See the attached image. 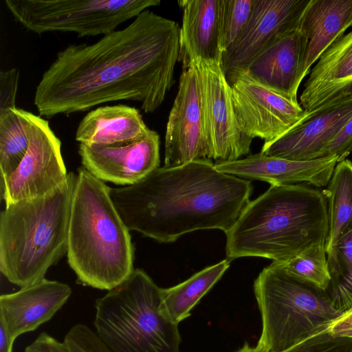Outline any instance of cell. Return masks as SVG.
<instances>
[{
    "mask_svg": "<svg viewBox=\"0 0 352 352\" xmlns=\"http://www.w3.org/2000/svg\"><path fill=\"white\" fill-rule=\"evenodd\" d=\"M226 78L239 127L252 139L259 138L264 144L272 142L307 115L300 103L291 102L244 72L233 73Z\"/></svg>",
    "mask_w": 352,
    "mask_h": 352,
    "instance_id": "30bf717a",
    "label": "cell"
},
{
    "mask_svg": "<svg viewBox=\"0 0 352 352\" xmlns=\"http://www.w3.org/2000/svg\"><path fill=\"white\" fill-rule=\"evenodd\" d=\"M19 72L12 68L0 72V111L17 107L16 96L18 89Z\"/></svg>",
    "mask_w": 352,
    "mask_h": 352,
    "instance_id": "1f68e13d",
    "label": "cell"
},
{
    "mask_svg": "<svg viewBox=\"0 0 352 352\" xmlns=\"http://www.w3.org/2000/svg\"><path fill=\"white\" fill-rule=\"evenodd\" d=\"M326 332L334 336L352 339V308L333 322Z\"/></svg>",
    "mask_w": 352,
    "mask_h": 352,
    "instance_id": "836d02e7",
    "label": "cell"
},
{
    "mask_svg": "<svg viewBox=\"0 0 352 352\" xmlns=\"http://www.w3.org/2000/svg\"><path fill=\"white\" fill-rule=\"evenodd\" d=\"M328 233L322 190L302 184L271 185L250 201L225 233L226 258L263 257L285 263L313 245L325 244Z\"/></svg>",
    "mask_w": 352,
    "mask_h": 352,
    "instance_id": "3957f363",
    "label": "cell"
},
{
    "mask_svg": "<svg viewBox=\"0 0 352 352\" xmlns=\"http://www.w3.org/2000/svg\"><path fill=\"white\" fill-rule=\"evenodd\" d=\"M14 340L4 324L0 321V352H12Z\"/></svg>",
    "mask_w": 352,
    "mask_h": 352,
    "instance_id": "e575fe53",
    "label": "cell"
},
{
    "mask_svg": "<svg viewBox=\"0 0 352 352\" xmlns=\"http://www.w3.org/2000/svg\"><path fill=\"white\" fill-rule=\"evenodd\" d=\"M29 144L28 111L18 107L1 110V179L16 169L28 151Z\"/></svg>",
    "mask_w": 352,
    "mask_h": 352,
    "instance_id": "d4e9b609",
    "label": "cell"
},
{
    "mask_svg": "<svg viewBox=\"0 0 352 352\" xmlns=\"http://www.w3.org/2000/svg\"><path fill=\"white\" fill-rule=\"evenodd\" d=\"M159 134L149 129L135 140L107 145L80 144L82 167L103 182L130 186L160 167Z\"/></svg>",
    "mask_w": 352,
    "mask_h": 352,
    "instance_id": "5bb4252c",
    "label": "cell"
},
{
    "mask_svg": "<svg viewBox=\"0 0 352 352\" xmlns=\"http://www.w3.org/2000/svg\"><path fill=\"white\" fill-rule=\"evenodd\" d=\"M76 174L45 196L6 206L0 215V271L24 287L45 278L67 253Z\"/></svg>",
    "mask_w": 352,
    "mask_h": 352,
    "instance_id": "5b68a950",
    "label": "cell"
},
{
    "mask_svg": "<svg viewBox=\"0 0 352 352\" xmlns=\"http://www.w3.org/2000/svg\"><path fill=\"white\" fill-rule=\"evenodd\" d=\"M307 47V39L298 27L258 54L242 72L291 102L299 104L297 96L305 77Z\"/></svg>",
    "mask_w": 352,
    "mask_h": 352,
    "instance_id": "e0dca14e",
    "label": "cell"
},
{
    "mask_svg": "<svg viewBox=\"0 0 352 352\" xmlns=\"http://www.w3.org/2000/svg\"><path fill=\"white\" fill-rule=\"evenodd\" d=\"M351 162H352V161H351Z\"/></svg>",
    "mask_w": 352,
    "mask_h": 352,
    "instance_id": "8d00e7d4",
    "label": "cell"
},
{
    "mask_svg": "<svg viewBox=\"0 0 352 352\" xmlns=\"http://www.w3.org/2000/svg\"><path fill=\"white\" fill-rule=\"evenodd\" d=\"M352 115V96L335 100L307 113L305 117L283 135L264 144L261 153L294 161L321 158L326 146Z\"/></svg>",
    "mask_w": 352,
    "mask_h": 352,
    "instance_id": "9a60e30c",
    "label": "cell"
},
{
    "mask_svg": "<svg viewBox=\"0 0 352 352\" xmlns=\"http://www.w3.org/2000/svg\"><path fill=\"white\" fill-rule=\"evenodd\" d=\"M310 0H255L250 19L222 54L226 76L245 72L261 52L298 28Z\"/></svg>",
    "mask_w": 352,
    "mask_h": 352,
    "instance_id": "4fadbf2b",
    "label": "cell"
},
{
    "mask_svg": "<svg viewBox=\"0 0 352 352\" xmlns=\"http://www.w3.org/2000/svg\"><path fill=\"white\" fill-rule=\"evenodd\" d=\"M200 160H213L203 111L195 62L182 70L165 134L164 166L176 167Z\"/></svg>",
    "mask_w": 352,
    "mask_h": 352,
    "instance_id": "8fae6325",
    "label": "cell"
},
{
    "mask_svg": "<svg viewBox=\"0 0 352 352\" xmlns=\"http://www.w3.org/2000/svg\"><path fill=\"white\" fill-rule=\"evenodd\" d=\"M262 318L256 346L264 352H284L324 333L346 311L336 309L327 292L272 262L254 283Z\"/></svg>",
    "mask_w": 352,
    "mask_h": 352,
    "instance_id": "8992f818",
    "label": "cell"
},
{
    "mask_svg": "<svg viewBox=\"0 0 352 352\" xmlns=\"http://www.w3.org/2000/svg\"><path fill=\"white\" fill-rule=\"evenodd\" d=\"M255 0H221V46L225 52L248 23Z\"/></svg>",
    "mask_w": 352,
    "mask_h": 352,
    "instance_id": "83f0119b",
    "label": "cell"
},
{
    "mask_svg": "<svg viewBox=\"0 0 352 352\" xmlns=\"http://www.w3.org/2000/svg\"><path fill=\"white\" fill-rule=\"evenodd\" d=\"M331 281L327 289L334 307L352 308V222L327 252Z\"/></svg>",
    "mask_w": 352,
    "mask_h": 352,
    "instance_id": "484cf974",
    "label": "cell"
},
{
    "mask_svg": "<svg viewBox=\"0 0 352 352\" xmlns=\"http://www.w3.org/2000/svg\"><path fill=\"white\" fill-rule=\"evenodd\" d=\"M64 342L70 352H111L96 331L84 324H76L66 333Z\"/></svg>",
    "mask_w": 352,
    "mask_h": 352,
    "instance_id": "f546056e",
    "label": "cell"
},
{
    "mask_svg": "<svg viewBox=\"0 0 352 352\" xmlns=\"http://www.w3.org/2000/svg\"><path fill=\"white\" fill-rule=\"evenodd\" d=\"M200 82L205 128L216 162H232L248 154L252 138L238 124L231 87L221 63L195 60Z\"/></svg>",
    "mask_w": 352,
    "mask_h": 352,
    "instance_id": "7c38bea8",
    "label": "cell"
},
{
    "mask_svg": "<svg viewBox=\"0 0 352 352\" xmlns=\"http://www.w3.org/2000/svg\"><path fill=\"white\" fill-rule=\"evenodd\" d=\"M68 263L78 281L109 291L133 272L129 230L110 196V187L80 167L67 229Z\"/></svg>",
    "mask_w": 352,
    "mask_h": 352,
    "instance_id": "277c9868",
    "label": "cell"
},
{
    "mask_svg": "<svg viewBox=\"0 0 352 352\" xmlns=\"http://www.w3.org/2000/svg\"><path fill=\"white\" fill-rule=\"evenodd\" d=\"M284 352H352V339L324 332L311 337Z\"/></svg>",
    "mask_w": 352,
    "mask_h": 352,
    "instance_id": "f1b7e54d",
    "label": "cell"
},
{
    "mask_svg": "<svg viewBox=\"0 0 352 352\" xmlns=\"http://www.w3.org/2000/svg\"><path fill=\"white\" fill-rule=\"evenodd\" d=\"M230 267L227 258L197 272L185 281L162 291L161 313L175 324L190 316V311L217 283Z\"/></svg>",
    "mask_w": 352,
    "mask_h": 352,
    "instance_id": "603a6c76",
    "label": "cell"
},
{
    "mask_svg": "<svg viewBox=\"0 0 352 352\" xmlns=\"http://www.w3.org/2000/svg\"><path fill=\"white\" fill-rule=\"evenodd\" d=\"M351 96L352 31L335 41L311 69L300 105L309 113Z\"/></svg>",
    "mask_w": 352,
    "mask_h": 352,
    "instance_id": "d6986e66",
    "label": "cell"
},
{
    "mask_svg": "<svg viewBox=\"0 0 352 352\" xmlns=\"http://www.w3.org/2000/svg\"><path fill=\"white\" fill-rule=\"evenodd\" d=\"M336 156L309 161H294L267 156L261 152L232 162H215L222 173L248 180H261L271 185L307 183L326 187L338 163Z\"/></svg>",
    "mask_w": 352,
    "mask_h": 352,
    "instance_id": "2e32d148",
    "label": "cell"
},
{
    "mask_svg": "<svg viewBox=\"0 0 352 352\" xmlns=\"http://www.w3.org/2000/svg\"><path fill=\"white\" fill-rule=\"evenodd\" d=\"M148 130L136 108L106 105L89 111L81 120L75 138L80 144L107 145L138 139Z\"/></svg>",
    "mask_w": 352,
    "mask_h": 352,
    "instance_id": "7402d4cb",
    "label": "cell"
},
{
    "mask_svg": "<svg viewBox=\"0 0 352 352\" xmlns=\"http://www.w3.org/2000/svg\"><path fill=\"white\" fill-rule=\"evenodd\" d=\"M250 180L217 170L210 160L158 167L140 182L110 188L129 231L160 243L198 230L226 233L250 202Z\"/></svg>",
    "mask_w": 352,
    "mask_h": 352,
    "instance_id": "7a4b0ae2",
    "label": "cell"
},
{
    "mask_svg": "<svg viewBox=\"0 0 352 352\" xmlns=\"http://www.w3.org/2000/svg\"><path fill=\"white\" fill-rule=\"evenodd\" d=\"M72 292L67 284L44 278L16 292L3 294L0 296V321L15 340L51 320Z\"/></svg>",
    "mask_w": 352,
    "mask_h": 352,
    "instance_id": "ac0fdd59",
    "label": "cell"
},
{
    "mask_svg": "<svg viewBox=\"0 0 352 352\" xmlns=\"http://www.w3.org/2000/svg\"><path fill=\"white\" fill-rule=\"evenodd\" d=\"M290 274L327 290L331 276L325 244L313 245L285 263H280Z\"/></svg>",
    "mask_w": 352,
    "mask_h": 352,
    "instance_id": "4316f807",
    "label": "cell"
},
{
    "mask_svg": "<svg viewBox=\"0 0 352 352\" xmlns=\"http://www.w3.org/2000/svg\"><path fill=\"white\" fill-rule=\"evenodd\" d=\"M180 27L148 9L126 27L91 44L58 52L36 87L39 116L85 111L103 103L133 100L153 113L173 85Z\"/></svg>",
    "mask_w": 352,
    "mask_h": 352,
    "instance_id": "6da1fadb",
    "label": "cell"
},
{
    "mask_svg": "<svg viewBox=\"0 0 352 352\" xmlns=\"http://www.w3.org/2000/svg\"><path fill=\"white\" fill-rule=\"evenodd\" d=\"M236 352H264L262 349L258 346L252 347L248 343L244 345Z\"/></svg>",
    "mask_w": 352,
    "mask_h": 352,
    "instance_id": "d590c367",
    "label": "cell"
},
{
    "mask_svg": "<svg viewBox=\"0 0 352 352\" xmlns=\"http://www.w3.org/2000/svg\"><path fill=\"white\" fill-rule=\"evenodd\" d=\"M327 203L329 233L326 252L352 222V162L346 159L338 162L330 181L322 190Z\"/></svg>",
    "mask_w": 352,
    "mask_h": 352,
    "instance_id": "cb8c5ba5",
    "label": "cell"
},
{
    "mask_svg": "<svg viewBox=\"0 0 352 352\" xmlns=\"http://www.w3.org/2000/svg\"><path fill=\"white\" fill-rule=\"evenodd\" d=\"M352 27V0H310L299 25L307 39L304 75Z\"/></svg>",
    "mask_w": 352,
    "mask_h": 352,
    "instance_id": "44dd1931",
    "label": "cell"
},
{
    "mask_svg": "<svg viewBox=\"0 0 352 352\" xmlns=\"http://www.w3.org/2000/svg\"><path fill=\"white\" fill-rule=\"evenodd\" d=\"M352 153V115L336 135L324 148L321 158L336 156L340 162Z\"/></svg>",
    "mask_w": 352,
    "mask_h": 352,
    "instance_id": "4dcf8cb0",
    "label": "cell"
},
{
    "mask_svg": "<svg viewBox=\"0 0 352 352\" xmlns=\"http://www.w3.org/2000/svg\"><path fill=\"white\" fill-rule=\"evenodd\" d=\"M162 291L137 268L96 300V333L111 352H179L178 324L160 309Z\"/></svg>",
    "mask_w": 352,
    "mask_h": 352,
    "instance_id": "52a82bcc",
    "label": "cell"
},
{
    "mask_svg": "<svg viewBox=\"0 0 352 352\" xmlns=\"http://www.w3.org/2000/svg\"><path fill=\"white\" fill-rule=\"evenodd\" d=\"M160 0H5L14 20L37 34L106 35Z\"/></svg>",
    "mask_w": 352,
    "mask_h": 352,
    "instance_id": "ba28073f",
    "label": "cell"
},
{
    "mask_svg": "<svg viewBox=\"0 0 352 352\" xmlns=\"http://www.w3.org/2000/svg\"><path fill=\"white\" fill-rule=\"evenodd\" d=\"M182 10L178 61L182 70L195 60L221 63V0L178 1Z\"/></svg>",
    "mask_w": 352,
    "mask_h": 352,
    "instance_id": "ffe728a7",
    "label": "cell"
},
{
    "mask_svg": "<svg viewBox=\"0 0 352 352\" xmlns=\"http://www.w3.org/2000/svg\"><path fill=\"white\" fill-rule=\"evenodd\" d=\"M30 144L16 169L1 179V197L8 206L51 193L68 178L61 142L49 122L28 111Z\"/></svg>",
    "mask_w": 352,
    "mask_h": 352,
    "instance_id": "9c48e42d",
    "label": "cell"
},
{
    "mask_svg": "<svg viewBox=\"0 0 352 352\" xmlns=\"http://www.w3.org/2000/svg\"><path fill=\"white\" fill-rule=\"evenodd\" d=\"M24 352H70L63 342H60L46 332H41Z\"/></svg>",
    "mask_w": 352,
    "mask_h": 352,
    "instance_id": "d6a6232c",
    "label": "cell"
}]
</instances>
